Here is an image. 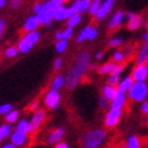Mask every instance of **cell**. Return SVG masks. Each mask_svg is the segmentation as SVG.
Instances as JSON below:
<instances>
[{
    "instance_id": "1",
    "label": "cell",
    "mask_w": 148,
    "mask_h": 148,
    "mask_svg": "<svg viewBox=\"0 0 148 148\" xmlns=\"http://www.w3.org/2000/svg\"><path fill=\"white\" fill-rule=\"evenodd\" d=\"M105 138V131L100 129H95L87 132L83 137V145L86 148H95L102 143Z\"/></svg>"
},
{
    "instance_id": "2",
    "label": "cell",
    "mask_w": 148,
    "mask_h": 148,
    "mask_svg": "<svg viewBox=\"0 0 148 148\" xmlns=\"http://www.w3.org/2000/svg\"><path fill=\"white\" fill-rule=\"evenodd\" d=\"M148 94V86L145 82H135L129 90V98L132 101H145Z\"/></svg>"
},
{
    "instance_id": "3",
    "label": "cell",
    "mask_w": 148,
    "mask_h": 148,
    "mask_svg": "<svg viewBox=\"0 0 148 148\" xmlns=\"http://www.w3.org/2000/svg\"><path fill=\"white\" fill-rule=\"evenodd\" d=\"M88 66H89V54L88 53H81L78 54L76 63L73 65V69L76 70V72L78 75H83V73L87 71Z\"/></svg>"
},
{
    "instance_id": "4",
    "label": "cell",
    "mask_w": 148,
    "mask_h": 148,
    "mask_svg": "<svg viewBox=\"0 0 148 148\" xmlns=\"http://www.w3.org/2000/svg\"><path fill=\"white\" fill-rule=\"evenodd\" d=\"M131 76L135 82H145L148 76V66L146 64H137L136 68L132 70Z\"/></svg>"
},
{
    "instance_id": "5",
    "label": "cell",
    "mask_w": 148,
    "mask_h": 148,
    "mask_svg": "<svg viewBox=\"0 0 148 148\" xmlns=\"http://www.w3.org/2000/svg\"><path fill=\"white\" fill-rule=\"evenodd\" d=\"M121 114H122V108H111V111L106 116V121H105L106 127L108 128L116 127L118 122H119Z\"/></svg>"
},
{
    "instance_id": "6",
    "label": "cell",
    "mask_w": 148,
    "mask_h": 148,
    "mask_svg": "<svg viewBox=\"0 0 148 148\" xmlns=\"http://www.w3.org/2000/svg\"><path fill=\"white\" fill-rule=\"evenodd\" d=\"M59 100H60V95H59L58 90L51 89V90L46 94L45 103L47 105V107H49V108H57Z\"/></svg>"
},
{
    "instance_id": "7",
    "label": "cell",
    "mask_w": 148,
    "mask_h": 148,
    "mask_svg": "<svg viewBox=\"0 0 148 148\" xmlns=\"http://www.w3.org/2000/svg\"><path fill=\"white\" fill-rule=\"evenodd\" d=\"M113 3H114V0H106V1H103V4L100 5L97 14H95L97 19L100 21V19H102V18H105L107 14H108V12L111 11V9H112Z\"/></svg>"
},
{
    "instance_id": "8",
    "label": "cell",
    "mask_w": 148,
    "mask_h": 148,
    "mask_svg": "<svg viewBox=\"0 0 148 148\" xmlns=\"http://www.w3.org/2000/svg\"><path fill=\"white\" fill-rule=\"evenodd\" d=\"M78 77H79V75L76 72V70L71 68L68 72V75H66V87H68L69 89H73V88L78 84Z\"/></svg>"
},
{
    "instance_id": "9",
    "label": "cell",
    "mask_w": 148,
    "mask_h": 148,
    "mask_svg": "<svg viewBox=\"0 0 148 148\" xmlns=\"http://www.w3.org/2000/svg\"><path fill=\"white\" fill-rule=\"evenodd\" d=\"M69 17H70L69 9H66V7H64L62 5H59V6L54 5V18L57 21H64Z\"/></svg>"
},
{
    "instance_id": "10",
    "label": "cell",
    "mask_w": 148,
    "mask_h": 148,
    "mask_svg": "<svg viewBox=\"0 0 148 148\" xmlns=\"http://www.w3.org/2000/svg\"><path fill=\"white\" fill-rule=\"evenodd\" d=\"M43 118H45V111L43 110H40V111H38L35 114H34V117H33V119H32V122H30V128H32V131H35L36 129H38L40 125H41V123L43 122Z\"/></svg>"
},
{
    "instance_id": "11",
    "label": "cell",
    "mask_w": 148,
    "mask_h": 148,
    "mask_svg": "<svg viewBox=\"0 0 148 148\" xmlns=\"http://www.w3.org/2000/svg\"><path fill=\"white\" fill-rule=\"evenodd\" d=\"M125 103V92L118 90L116 98L111 101V108H123Z\"/></svg>"
},
{
    "instance_id": "12",
    "label": "cell",
    "mask_w": 148,
    "mask_h": 148,
    "mask_svg": "<svg viewBox=\"0 0 148 148\" xmlns=\"http://www.w3.org/2000/svg\"><path fill=\"white\" fill-rule=\"evenodd\" d=\"M128 18H129V23H128V28L130 30H136V29L141 25L142 23V18L134 13H128Z\"/></svg>"
},
{
    "instance_id": "13",
    "label": "cell",
    "mask_w": 148,
    "mask_h": 148,
    "mask_svg": "<svg viewBox=\"0 0 148 148\" xmlns=\"http://www.w3.org/2000/svg\"><path fill=\"white\" fill-rule=\"evenodd\" d=\"M39 24H40L39 17L38 16H32V17H29L25 21L24 30H27V32H34V30H36V28L39 27Z\"/></svg>"
},
{
    "instance_id": "14",
    "label": "cell",
    "mask_w": 148,
    "mask_h": 148,
    "mask_svg": "<svg viewBox=\"0 0 148 148\" xmlns=\"http://www.w3.org/2000/svg\"><path fill=\"white\" fill-rule=\"evenodd\" d=\"M117 93H118V88H116V86H112L110 83L107 86H103V88H102V94L107 98L108 101H112L116 98Z\"/></svg>"
},
{
    "instance_id": "15",
    "label": "cell",
    "mask_w": 148,
    "mask_h": 148,
    "mask_svg": "<svg viewBox=\"0 0 148 148\" xmlns=\"http://www.w3.org/2000/svg\"><path fill=\"white\" fill-rule=\"evenodd\" d=\"M134 83H135V81H134V78H132V76H127L122 82H119V84L117 86V88H118V90L129 92Z\"/></svg>"
},
{
    "instance_id": "16",
    "label": "cell",
    "mask_w": 148,
    "mask_h": 148,
    "mask_svg": "<svg viewBox=\"0 0 148 148\" xmlns=\"http://www.w3.org/2000/svg\"><path fill=\"white\" fill-rule=\"evenodd\" d=\"M123 69H124V65H118L116 68V70L112 73H110V77L107 79V82L110 84H112V86H118V78H119V75L123 71Z\"/></svg>"
},
{
    "instance_id": "17",
    "label": "cell",
    "mask_w": 148,
    "mask_h": 148,
    "mask_svg": "<svg viewBox=\"0 0 148 148\" xmlns=\"http://www.w3.org/2000/svg\"><path fill=\"white\" fill-rule=\"evenodd\" d=\"M27 134H24V132H21V131H17L16 132H13V134L11 135V142L14 143L16 146H21V145H23L25 142V136Z\"/></svg>"
},
{
    "instance_id": "18",
    "label": "cell",
    "mask_w": 148,
    "mask_h": 148,
    "mask_svg": "<svg viewBox=\"0 0 148 148\" xmlns=\"http://www.w3.org/2000/svg\"><path fill=\"white\" fill-rule=\"evenodd\" d=\"M63 135H64V129H63V128H58L57 130H54V131L49 135L48 143H51V145H53V143H58V142L62 140Z\"/></svg>"
},
{
    "instance_id": "19",
    "label": "cell",
    "mask_w": 148,
    "mask_h": 148,
    "mask_svg": "<svg viewBox=\"0 0 148 148\" xmlns=\"http://www.w3.org/2000/svg\"><path fill=\"white\" fill-rule=\"evenodd\" d=\"M136 62L137 64H146L148 62V43H146L141 48V51H140V53L136 58Z\"/></svg>"
},
{
    "instance_id": "20",
    "label": "cell",
    "mask_w": 148,
    "mask_h": 148,
    "mask_svg": "<svg viewBox=\"0 0 148 148\" xmlns=\"http://www.w3.org/2000/svg\"><path fill=\"white\" fill-rule=\"evenodd\" d=\"M123 18H124V12H122V11H119V12H117L114 16L111 18V21H110V23H108V27L110 28H116V27H118L121 23H122V21H123Z\"/></svg>"
},
{
    "instance_id": "21",
    "label": "cell",
    "mask_w": 148,
    "mask_h": 148,
    "mask_svg": "<svg viewBox=\"0 0 148 148\" xmlns=\"http://www.w3.org/2000/svg\"><path fill=\"white\" fill-rule=\"evenodd\" d=\"M64 83H66V77H64L63 75H58V76H56V78L53 79V82H52V84H51V89L59 90Z\"/></svg>"
},
{
    "instance_id": "22",
    "label": "cell",
    "mask_w": 148,
    "mask_h": 148,
    "mask_svg": "<svg viewBox=\"0 0 148 148\" xmlns=\"http://www.w3.org/2000/svg\"><path fill=\"white\" fill-rule=\"evenodd\" d=\"M117 68V65L116 63H106V64H103L101 65L100 68H99V73H112Z\"/></svg>"
},
{
    "instance_id": "23",
    "label": "cell",
    "mask_w": 148,
    "mask_h": 148,
    "mask_svg": "<svg viewBox=\"0 0 148 148\" xmlns=\"http://www.w3.org/2000/svg\"><path fill=\"white\" fill-rule=\"evenodd\" d=\"M23 38L29 42V43H32V45H35L36 42L39 41V38H40V34L38 33V32H28Z\"/></svg>"
},
{
    "instance_id": "24",
    "label": "cell",
    "mask_w": 148,
    "mask_h": 148,
    "mask_svg": "<svg viewBox=\"0 0 148 148\" xmlns=\"http://www.w3.org/2000/svg\"><path fill=\"white\" fill-rule=\"evenodd\" d=\"M32 47H33V45L29 43L24 38H22L21 41L18 42V49H19V52H22V53H28Z\"/></svg>"
},
{
    "instance_id": "25",
    "label": "cell",
    "mask_w": 148,
    "mask_h": 148,
    "mask_svg": "<svg viewBox=\"0 0 148 148\" xmlns=\"http://www.w3.org/2000/svg\"><path fill=\"white\" fill-rule=\"evenodd\" d=\"M17 131H21V132H24V134H28L29 131H32V128H30V123H28L27 121H21L18 124H17Z\"/></svg>"
},
{
    "instance_id": "26",
    "label": "cell",
    "mask_w": 148,
    "mask_h": 148,
    "mask_svg": "<svg viewBox=\"0 0 148 148\" xmlns=\"http://www.w3.org/2000/svg\"><path fill=\"white\" fill-rule=\"evenodd\" d=\"M11 132V125L10 124H4L0 127V140H4L10 135Z\"/></svg>"
},
{
    "instance_id": "27",
    "label": "cell",
    "mask_w": 148,
    "mask_h": 148,
    "mask_svg": "<svg viewBox=\"0 0 148 148\" xmlns=\"http://www.w3.org/2000/svg\"><path fill=\"white\" fill-rule=\"evenodd\" d=\"M81 22V14L77 12V13H73L69 17V21H68V24L69 27H75L77 25L78 23Z\"/></svg>"
},
{
    "instance_id": "28",
    "label": "cell",
    "mask_w": 148,
    "mask_h": 148,
    "mask_svg": "<svg viewBox=\"0 0 148 148\" xmlns=\"http://www.w3.org/2000/svg\"><path fill=\"white\" fill-rule=\"evenodd\" d=\"M17 117H18V111H10V112L6 114L5 118H6V122L7 123L12 124L13 122L17 121Z\"/></svg>"
},
{
    "instance_id": "29",
    "label": "cell",
    "mask_w": 148,
    "mask_h": 148,
    "mask_svg": "<svg viewBox=\"0 0 148 148\" xmlns=\"http://www.w3.org/2000/svg\"><path fill=\"white\" fill-rule=\"evenodd\" d=\"M127 147H129V148H138V147H141L140 146L138 138L136 136H131L128 140V142H127Z\"/></svg>"
},
{
    "instance_id": "30",
    "label": "cell",
    "mask_w": 148,
    "mask_h": 148,
    "mask_svg": "<svg viewBox=\"0 0 148 148\" xmlns=\"http://www.w3.org/2000/svg\"><path fill=\"white\" fill-rule=\"evenodd\" d=\"M66 46H68V42H66V40H65V39L59 40V41L57 42V45H56L57 52H58V53H63V52L66 49Z\"/></svg>"
},
{
    "instance_id": "31",
    "label": "cell",
    "mask_w": 148,
    "mask_h": 148,
    "mask_svg": "<svg viewBox=\"0 0 148 148\" xmlns=\"http://www.w3.org/2000/svg\"><path fill=\"white\" fill-rule=\"evenodd\" d=\"M90 29H92V27H86L83 30H82V33H81V34L77 36V42H82V41H84V40L88 38V34H89Z\"/></svg>"
},
{
    "instance_id": "32",
    "label": "cell",
    "mask_w": 148,
    "mask_h": 148,
    "mask_svg": "<svg viewBox=\"0 0 148 148\" xmlns=\"http://www.w3.org/2000/svg\"><path fill=\"white\" fill-rule=\"evenodd\" d=\"M18 47H9L6 51H5V57L6 58H13L16 57L17 53H18Z\"/></svg>"
},
{
    "instance_id": "33",
    "label": "cell",
    "mask_w": 148,
    "mask_h": 148,
    "mask_svg": "<svg viewBox=\"0 0 148 148\" xmlns=\"http://www.w3.org/2000/svg\"><path fill=\"white\" fill-rule=\"evenodd\" d=\"M90 5H92L90 0H81V3H79V12L87 11L90 7Z\"/></svg>"
},
{
    "instance_id": "34",
    "label": "cell",
    "mask_w": 148,
    "mask_h": 148,
    "mask_svg": "<svg viewBox=\"0 0 148 148\" xmlns=\"http://www.w3.org/2000/svg\"><path fill=\"white\" fill-rule=\"evenodd\" d=\"M99 7H100V1H98V0H93L92 1V5L89 7V12L90 14H97L98 10H99Z\"/></svg>"
},
{
    "instance_id": "35",
    "label": "cell",
    "mask_w": 148,
    "mask_h": 148,
    "mask_svg": "<svg viewBox=\"0 0 148 148\" xmlns=\"http://www.w3.org/2000/svg\"><path fill=\"white\" fill-rule=\"evenodd\" d=\"M79 3H81V0H77V1L73 3V5L69 9V12H70V16L73 13H77L79 12Z\"/></svg>"
},
{
    "instance_id": "36",
    "label": "cell",
    "mask_w": 148,
    "mask_h": 148,
    "mask_svg": "<svg viewBox=\"0 0 148 148\" xmlns=\"http://www.w3.org/2000/svg\"><path fill=\"white\" fill-rule=\"evenodd\" d=\"M10 111H12L11 103H4V105H1V107H0V113L1 114H7Z\"/></svg>"
},
{
    "instance_id": "37",
    "label": "cell",
    "mask_w": 148,
    "mask_h": 148,
    "mask_svg": "<svg viewBox=\"0 0 148 148\" xmlns=\"http://www.w3.org/2000/svg\"><path fill=\"white\" fill-rule=\"evenodd\" d=\"M107 102H108V100H107V98L105 97V95H101L100 97V99H99V103H100V108H106L107 107Z\"/></svg>"
},
{
    "instance_id": "38",
    "label": "cell",
    "mask_w": 148,
    "mask_h": 148,
    "mask_svg": "<svg viewBox=\"0 0 148 148\" xmlns=\"http://www.w3.org/2000/svg\"><path fill=\"white\" fill-rule=\"evenodd\" d=\"M71 35H72V27H69V28H66L65 30L63 32V39L68 40V39L71 38Z\"/></svg>"
},
{
    "instance_id": "39",
    "label": "cell",
    "mask_w": 148,
    "mask_h": 148,
    "mask_svg": "<svg viewBox=\"0 0 148 148\" xmlns=\"http://www.w3.org/2000/svg\"><path fill=\"white\" fill-rule=\"evenodd\" d=\"M119 45H122V39L119 38H114V39H112L110 41V46H112V47H117V46H119Z\"/></svg>"
},
{
    "instance_id": "40",
    "label": "cell",
    "mask_w": 148,
    "mask_h": 148,
    "mask_svg": "<svg viewBox=\"0 0 148 148\" xmlns=\"http://www.w3.org/2000/svg\"><path fill=\"white\" fill-rule=\"evenodd\" d=\"M97 35H98V30H97L95 28H92V29H90V32H89V34H88L87 40H93V39L97 38Z\"/></svg>"
},
{
    "instance_id": "41",
    "label": "cell",
    "mask_w": 148,
    "mask_h": 148,
    "mask_svg": "<svg viewBox=\"0 0 148 148\" xmlns=\"http://www.w3.org/2000/svg\"><path fill=\"white\" fill-rule=\"evenodd\" d=\"M123 58H124V54L122 53V52H117V53H114V56H113V60L116 63H119V62L123 60Z\"/></svg>"
},
{
    "instance_id": "42",
    "label": "cell",
    "mask_w": 148,
    "mask_h": 148,
    "mask_svg": "<svg viewBox=\"0 0 148 148\" xmlns=\"http://www.w3.org/2000/svg\"><path fill=\"white\" fill-rule=\"evenodd\" d=\"M21 3H22V0H11V3H10L11 9H18L21 6Z\"/></svg>"
},
{
    "instance_id": "43",
    "label": "cell",
    "mask_w": 148,
    "mask_h": 148,
    "mask_svg": "<svg viewBox=\"0 0 148 148\" xmlns=\"http://www.w3.org/2000/svg\"><path fill=\"white\" fill-rule=\"evenodd\" d=\"M62 64H63L62 59H56V62H54V69L56 70H59V69L62 68Z\"/></svg>"
},
{
    "instance_id": "44",
    "label": "cell",
    "mask_w": 148,
    "mask_h": 148,
    "mask_svg": "<svg viewBox=\"0 0 148 148\" xmlns=\"http://www.w3.org/2000/svg\"><path fill=\"white\" fill-rule=\"evenodd\" d=\"M141 110H142V112H143V113L148 114V101H143V103H142V107H141Z\"/></svg>"
},
{
    "instance_id": "45",
    "label": "cell",
    "mask_w": 148,
    "mask_h": 148,
    "mask_svg": "<svg viewBox=\"0 0 148 148\" xmlns=\"http://www.w3.org/2000/svg\"><path fill=\"white\" fill-rule=\"evenodd\" d=\"M65 1H68V0H51V3L53 4V5H56V6L62 5V4H63V3H65Z\"/></svg>"
},
{
    "instance_id": "46",
    "label": "cell",
    "mask_w": 148,
    "mask_h": 148,
    "mask_svg": "<svg viewBox=\"0 0 148 148\" xmlns=\"http://www.w3.org/2000/svg\"><path fill=\"white\" fill-rule=\"evenodd\" d=\"M42 9V4H36L35 6H34V9H33V11H35L36 13H38L40 10Z\"/></svg>"
},
{
    "instance_id": "47",
    "label": "cell",
    "mask_w": 148,
    "mask_h": 148,
    "mask_svg": "<svg viewBox=\"0 0 148 148\" xmlns=\"http://www.w3.org/2000/svg\"><path fill=\"white\" fill-rule=\"evenodd\" d=\"M56 147L57 148H68L69 146H68V143H65V142H60V143H58Z\"/></svg>"
},
{
    "instance_id": "48",
    "label": "cell",
    "mask_w": 148,
    "mask_h": 148,
    "mask_svg": "<svg viewBox=\"0 0 148 148\" xmlns=\"http://www.w3.org/2000/svg\"><path fill=\"white\" fill-rule=\"evenodd\" d=\"M3 148H14V147H16V145H14V143H6V145H4V146H1Z\"/></svg>"
},
{
    "instance_id": "49",
    "label": "cell",
    "mask_w": 148,
    "mask_h": 148,
    "mask_svg": "<svg viewBox=\"0 0 148 148\" xmlns=\"http://www.w3.org/2000/svg\"><path fill=\"white\" fill-rule=\"evenodd\" d=\"M4 28H5V21L4 19H0V32H4Z\"/></svg>"
},
{
    "instance_id": "50",
    "label": "cell",
    "mask_w": 148,
    "mask_h": 148,
    "mask_svg": "<svg viewBox=\"0 0 148 148\" xmlns=\"http://www.w3.org/2000/svg\"><path fill=\"white\" fill-rule=\"evenodd\" d=\"M56 39H57V40H62V39H63V32L57 33V34H56Z\"/></svg>"
},
{
    "instance_id": "51",
    "label": "cell",
    "mask_w": 148,
    "mask_h": 148,
    "mask_svg": "<svg viewBox=\"0 0 148 148\" xmlns=\"http://www.w3.org/2000/svg\"><path fill=\"white\" fill-rule=\"evenodd\" d=\"M38 106H39V102L35 101L34 103H32V107H30V108H32V110H36V108H38Z\"/></svg>"
},
{
    "instance_id": "52",
    "label": "cell",
    "mask_w": 148,
    "mask_h": 148,
    "mask_svg": "<svg viewBox=\"0 0 148 148\" xmlns=\"http://www.w3.org/2000/svg\"><path fill=\"white\" fill-rule=\"evenodd\" d=\"M5 3H6V0H0V7H4Z\"/></svg>"
},
{
    "instance_id": "53",
    "label": "cell",
    "mask_w": 148,
    "mask_h": 148,
    "mask_svg": "<svg viewBox=\"0 0 148 148\" xmlns=\"http://www.w3.org/2000/svg\"><path fill=\"white\" fill-rule=\"evenodd\" d=\"M102 57H103V54H102V53H98V54H97V59H101Z\"/></svg>"
},
{
    "instance_id": "54",
    "label": "cell",
    "mask_w": 148,
    "mask_h": 148,
    "mask_svg": "<svg viewBox=\"0 0 148 148\" xmlns=\"http://www.w3.org/2000/svg\"><path fill=\"white\" fill-rule=\"evenodd\" d=\"M145 40H146V43H148V34L145 35Z\"/></svg>"
},
{
    "instance_id": "55",
    "label": "cell",
    "mask_w": 148,
    "mask_h": 148,
    "mask_svg": "<svg viewBox=\"0 0 148 148\" xmlns=\"http://www.w3.org/2000/svg\"><path fill=\"white\" fill-rule=\"evenodd\" d=\"M147 123H148V114H147Z\"/></svg>"
},
{
    "instance_id": "56",
    "label": "cell",
    "mask_w": 148,
    "mask_h": 148,
    "mask_svg": "<svg viewBox=\"0 0 148 148\" xmlns=\"http://www.w3.org/2000/svg\"><path fill=\"white\" fill-rule=\"evenodd\" d=\"M147 29H148V22H147Z\"/></svg>"
},
{
    "instance_id": "57",
    "label": "cell",
    "mask_w": 148,
    "mask_h": 148,
    "mask_svg": "<svg viewBox=\"0 0 148 148\" xmlns=\"http://www.w3.org/2000/svg\"><path fill=\"white\" fill-rule=\"evenodd\" d=\"M98 1H101V0H98Z\"/></svg>"
}]
</instances>
